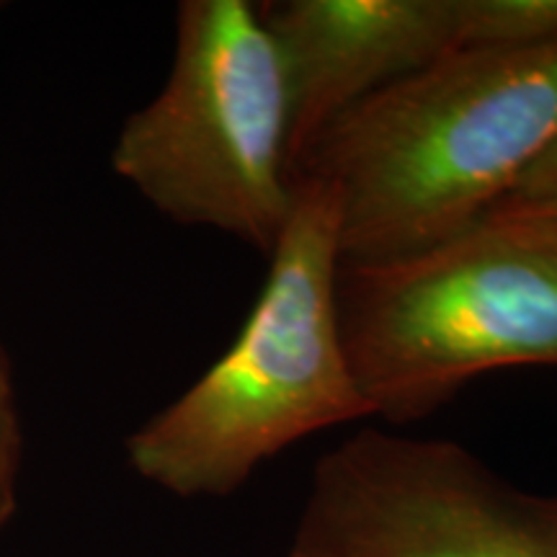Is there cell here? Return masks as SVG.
I'll use <instances>...</instances> for the list:
<instances>
[{"mask_svg":"<svg viewBox=\"0 0 557 557\" xmlns=\"http://www.w3.org/2000/svg\"><path fill=\"white\" fill-rule=\"evenodd\" d=\"M555 143L557 39L457 50L346 111L295 176L331 186L341 263H374L478 225Z\"/></svg>","mask_w":557,"mask_h":557,"instance_id":"6da1fadb","label":"cell"},{"mask_svg":"<svg viewBox=\"0 0 557 557\" xmlns=\"http://www.w3.org/2000/svg\"><path fill=\"white\" fill-rule=\"evenodd\" d=\"M338 271L336 197L325 181L299 173L240 333L127 438L129 468L171 496L222 498L302 438L374 418L341 331Z\"/></svg>","mask_w":557,"mask_h":557,"instance_id":"7a4b0ae2","label":"cell"},{"mask_svg":"<svg viewBox=\"0 0 557 557\" xmlns=\"http://www.w3.org/2000/svg\"><path fill=\"white\" fill-rule=\"evenodd\" d=\"M111 169L160 214L271 253L295 205L292 109L261 5L186 0L163 88L127 116Z\"/></svg>","mask_w":557,"mask_h":557,"instance_id":"3957f363","label":"cell"},{"mask_svg":"<svg viewBox=\"0 0 557 557\" xmlns=\"http://www.w3.org/2000/svg\"><path fill=\"white\" fill-rule=\"evenodd\" d=\"M338 315L374 418L413 421L487 372L557 367V248L485 214L438 246L341 263Z\"/></svg>","mask_w":557,"mask_h":557,"instance_id":"277c9868","label":"cell"},{"mask_svg":"<svg viewBox=\"0 0 557 557\" xmlns=\"http://www.w3.org/2000/svg\"><path fill=\"white\" fill-rule=\"evenodd\" d=\"M284 557H557V493L449 438L361 429L318 459Z\"/></svg>","mask_w":557,"mask_h":557,"instance_id":"5b68a950","label":"cell"},{"mask_svg":"<svg viewBox=\"0 0 557 557\" xmlns=\"http://www.w3.org/2000/svg\"><path fill=\"white\" fill-rule=\"evenodd\" d=\"M292 109V165L346 111L462 50L459 0L259 3Z\"/></svg>","mask_w":557,"mask_h":557,"instance_id":"8992f818","label":"cell"},{"mask_svg":"<svg viewBox=\"0 0 557 557\" xmlns=\"http://www.w3.org/2000/svg\"><path fill=\"white\" fill-rule=\"evenodd\" d=\"M462 50L532 47L557 39V0H459Z\"/></svg>","mask_w":557,"mask_h":557,"instance_id":"52a82bcc","label":"cell"},{"mask_svg":"<svg viewBox=\"0 0 557 557\" xmlns=\"http://www.w3.org/2000/svg\"><path fill=\"white\" fill-rule=\"evenodd\" d=\"M21 457H24V431H21L13 367L9 351L0 344V529L9 524L18 506Z\"/></svg>","mask_w":557,"mask_h":557,"instance_id":"ba28073f","label":"cell"},{"mask_svg":"<svg viewBox=\"0 0 557 557\" xmlns=\"http://www.w3.org/2000/svg\"><path fill=\"white\" fill-rule=\"evenodd\" d=\"M491 218L508 222L511 227L527 233L529 238L557 248V199L542 201H500L491 209Z\"/></svg>","mask_w":557,"mask_h":557,"instance_id":"9c48e42d","label":"cell"},{"mask_svg":"<svg viewBox=\"0 0 557 557\" xmlns=\"http://www.w3.org/2000/svg\"><path fill=\"white\" fill-rule=\"evenodd\" d=\"M557 199V143L542 156L532 171L519 181L511 197L504 201H542Z\"/></svg>","mask_w":557,"mask_h":557,"instance_id":"30bf717a","label":"cell"}]
</instances>
